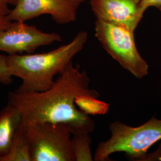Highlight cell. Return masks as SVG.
<instances>
[{
	"label": "cell",
	"mask_w": 161,
	"mask_h": 161,
	"mask_svg": "<svg viewBox=\"0 0 161 161\" xmlns=\"http://www.w3.org/2000/svg\"><path fill=\"white\" fill-rule=\"evenodd\" d=\"M90 82L86 71L81 70L78 65L74 66L72 62L46 91L10 92L8 103L19 110L23 124L60 123L68 125L72 134L92 133L95 122L75 103V98L80 95L99 97L96 90L90 89Z\"/></svg>",
	"instance_id": "cell-1"
},
{
	"label": "cell",
	"mask_w": 161,
	"mask_h": 161,
	"mask_svg": "<svg viewBox=\"0 0 161 161\" xmlns=\"http://www.w3.org/2000/svg\"><path fill=\"white\" fill-rule=\"evenodd\" d=\"M86 31H81L74 39L58 48L47 53L7 55L10 73L22 80L14 92H41L54 83V77L62 73L88 41Z\"/></svg>",
	"instance_id": "cell-2"
},
{
	"label": "cell",
	"mask_w": 161,
	"mask_h": 161,
	"mask_svg": "<svg viewBox=\"0 0 161 161\" xmlns=\"http://www.w3.org/2000/svg\"><path fill=\"white\" fill-rule=\"evenodd\" d=\"M109 130L110 137L98 144L94 161H110V156L116 152H124L131 159L141 161L148 150L161 140V119L155 116L138 127L114 121Z\"/></svg>",
	"instance_id": "cell-3"
},
{
	"label": "cell",
	"mask_w": 161,
	"mask_h": 161,
	"mask_svg": "<svg viewBox=\"0 0 161 161\" xmlns=\"http://www.w3.org/2000/svg\"><path fill=\"white\" fill-rule=\"evenodd\" d=\"M22 125L32 161H75L72 134L68 125L48 122Z\"/></svg>",
	"instance_id": "cell-4"
},
{
	"label": "cell",
	"mask_w": 161,
	"mask_h": 161,
	"mask_svg": "<svg viewBox=\"0 0 161 161\" xmlns=\"http://www.w3.org/2000/svg\"><path fill=\"white\" fill-rule=\"evenodd\" d=\"M95 36L104 49L121 66L137 79L149 74V64L137 48L134 32L96 19Z\"/></svg>",
	"instance_id": "cell-5"
},
{
	"label": "cell",
	"mask_w": 161,
	"mask_h": 161,
	"mask_svg": "<svg viewBox=\"0 0 161 161\" xmlns=\"http://www.w3.org/2000/svg\"><path fill=\"white\" fill-rule=\"evenodd\" d=\"M62 40L57 33L44 32L34 25L14 21L0 32V52L8 55L32 54L40 47Z\"/></svg>",
	"instance_id": "cell-6"
},
{
	"label": "cell",
	"mask_w": 161,
	"mask_h": 161,
	"mask_svg": "<svg viewBox=\"0 0 161 161\" xmlns=\"http://www.w3.org/2000/svg\"><path fill=\"white\" fill-rule=\"evenodd\" d=\"M10 10L9 19L26 22L35 17L48 14L60 25L76 20L77 9L68 0H17Z\"/></svg>",
	"instance_id": "cell-7"
},
{
	"label": "cell",
	"mask_w": 161,
	"mask_h": 161,
	"mask_svg": "<svg viewBox=\"0 0 161 161\" xmlns=\"http://www.w3.org/2000/svg\"><path fill=\"white\" fill-rule=\"evenodd\" d=\"M92 11L97 20L125 27L133 32L146 10L142 0H90Z\"/></svg>",
	"instance_id": "cell-8"
},
{
	"label": "cell",
	"mask_w": 161,
	"mask_h": 161,
	"mask_svg": "<svg viewBox=\"0 0 161 161\" xmlns=\"http://www.w3.org/2000/svg\"><path fill=\"white\" fill-rule=\"evenodd\" d=\"M21 121L20 112L11 104L7 103L0 112V156L5 155L9 151Z\"/></svg>",
	"instance_id": "cell-9"
},
{
	"label": "cell",
	"mask_w": 161,
	"mask_h": 161,
	"mask_svg": "<svg viewBox=\"0 0 161 161\" xmlns=\"http://www.w3.org/2000/svg\"><path fill=\"white\" fill-rule=\"evenodd\" d=\"M0 161H32L30 146L22 122L17 128L10 148Z\"/></svg>",
	"instance_id": "cell-10"
},
{
	"label": "cell",
	"mask_w": 161,
	"mask_h": 161,
	"mask_svg": "<svg viewBox=\"0 0 161 161\" xmlns=\"http://www.w3.org/2000/svg\"><path fill=\"white\" fill-rule=\"evenodd\" d=\"M75 103L80 111L89 116L105 115L109 110V104L90 95L82 94L77 96Z\"/></svg>",
	"instance_id": "cell-11"
},
{
	"label": "cell",
	"mask_w": 161,
	"mask_h": 161,
	"mask_svg": "<svg viewBox=\"0 0 161 161\" xmlns=\"http://www.w3.org/2000/svg\"><path fill=\"white\" fill-rule=\"evenodd\" d=\"M90 133L77 132L72 134V139L74 145L75 161H92L91 144L92 140Z\"/></svg>",
	"instance_id": "cell-12"
},
{
	"label": "cell",
	"mask_w": 161,
	"mask_h": 161,
	"mask_svg": "<svg viewBox=\"0 0 161 161\" xmlns=\"http://www.w3.org/2000/svg\"><path fill=\"white\" fill-rule=\"evenodd\" d=\"M12 77L7 62V56L0 53V83L9 85L13 81Z\"/></svg>",
	"instance_id": "cell-13"
},
{
	"label": "cell",
	"mask_w": 161,
	"mask_h": 161,
	"mask_svg": "<svg viewBox=\"0 0 161 161\" xmlns=\"http://www.w3.org/2000/svg\"><path fill=\"white\" fill-rule=\"evenodd\" d=\"M8 4L6 0H0V32L7 28L12 22L8 18L10 12Z\"/></svg>",
	"instance_id": "cell-14"
},
{
	"label": "cell",
	"mask_w": 161,
	"mask_h": 161,
	"mask_svg": "<svg viewBox=\"0 0 161 161\" xmlns=\"http://www.w3.org/2000/svg\"><path fill=\"white\" fill-rule=\"evenodd\" d=\"M142 6L145 10L150 7L158 8L161 6V0H142Z\"/></svg>",
	"instance_id": "cell-15"
},
{
	"label": "cell",
	"mask_w": 161,
	"mask_h": 161,
	"mask_svg": "<svg viewBox=\"0 0 161 161\" xmlns=\"http://www.w3.org/2000/svg\"><path fill=\"white\" fill-rule=\"evenodd\" d=\"M68 1L77 9L78 7L80 6L81 4L84 3L86 0H68Z\"/></svg>",
	"instance_id": "cell-16"
},
{
	"label": "cell",
	"mask_w": 161,
	"mask_h": 161,
	"mask_svg": "<svg viewBox=\"0 0 161 161\" xmlns=\"http://www.w3.org/2000/svg\"><path fill=\"white\" fill-rule=\"evenodd\" d=\"M6 1L9 4H14V5H15L17 1V0H6Z\"/></svg>",
	"instance_id": "cell-17"
},
{
	"label": "cell",
	"mask_w": 161,
	"mask_h": 161,
	"mask_svg": "<svg viewBox=\"0 0 161 161\" xmlns=\"http://www.w3.org/2000/svg\"><path fill=\"white\" fill-rule=\"evenodd\" d=\"M158 8L159 10V11L161 12V6H160V7H158Z\"/></svg>",
	"instance_id": "cell-18"
}]
</instances>
